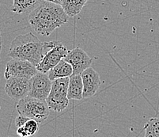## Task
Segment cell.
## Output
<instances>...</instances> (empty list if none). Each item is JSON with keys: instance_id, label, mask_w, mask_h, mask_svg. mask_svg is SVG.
I'll return each mask as SVG.
<instances>
[{"instance_id": "cell-1", "label": "cell", "mask_w": 159, "mask_h": 137, "mask_svg": "<svg viewBox=\"0 0 159 137\" xmlns=\"http://www.w3.org/2000/svg\"><path fill=\"white\" fill-rule=\"evenodd\" d=\"M69 19L61 5L42 0L30 12L28 21L30 26L41 36L51 35L55 30L66 24Z\"/></svg>"}, {"instance_id": "cell-2", "label": "cell", "mask_w": 159, "mask_h": 137, "mask_svg": "<svg viewBox=\"0 0 159 137\" xmlns=\"http://www.w3.org/2000/svg\"><path fill=\"white\" fill-rule=\"evenodd\" d=\"M55 44V41L42 42L32 33L19 35L11 42L8 56L26 60L37 67L44 55Z\"/></svg>"}, {"instance_id": "cell-3", "label": "cell", "mask_w": 159, "mask_h": 137, "mask_svg": "<svg viewBox=\"0 0 159 137\" xmlns=\"http://www.w3.org/2000/svg\"><path fill=\"white\" fill-rule=\"evenodd\" d=\"M16 109L19 115L35 120L39 124L45 121L50 114V109L46 101L30 96L25 97L18 101Z\"/></svg>"}, {"instance_id": "cell-4", "label": "cell", "mask_w": 159, "mask_h": 137, "mask_svg": "<svg viewBox=\"0 0 159 137\" xmlns=\"http://www.w3.org/2000/svg\"><path fill=\"white\" fill-rule=\"evenodd\" d=\"M69 79L61 78L52 81L51 91L46 102L49 109L55 112H62L68 106L70 101L67 98Z\"/></svg>"}, {"instance_id": "cell-5", "label": "cell", "mask_w": 159, "mask_h": 137, "mask_svg": "<svg viewBox=\"0 0 159 137\" xmlns=\"http://www.w3.org/2000/svg\"><path fill=\"white\" fill-rule=\"evenodd\" d=\"M68 53V50L66 46L60 41H55L52 47L44 55L42 60L38 63L37 69L42 73H48L55 66H56L63 59H64Z\"/></svg>"}, {"instance_id": "cell-6", "label": "cell", "mask_w": 159, "mask_h": 137, "mask_svg": "<svg viewBox=\"0 0 159 137\" xmlns=\"http://www.w3.org/2000/svg\"><path fill=\"white\" fill-rule=\"evenodd\" d=\"M38 71L36 66L33 65L30 62L19 59H12L7 63L4 76L6 79H9L10 77L30 79Z\"/></svg>"}, {"instance_id": "cell-7", "label": "cell", "mask_w": 159, "mask_h": 137, "mask_svg": "<svg viewBox=\"0 0 159 137\" xmlns=\"http://www.w3.org/2000/svg\"><path fill=\"white\" fill-rule=\"evenodd\" d=\"M52 81L48 75L38 71L30 79V92L28 96L46 101L52 89Z\"/></svg>"}, {"instance_id": "cell-8", "label": "cell", "mask_w": 159, "mask_h": 137, "mask_svg": "<svg viewBox=\"0 0 159 137\" xmlns=\"http://www.w3.org/2000/svg\"><path fill=\"white\" fill-rule=\"evenodd\" d=\"M64 60L68 62L73 68L72 75H81L85 70L91 67L93 62V59L89 57L84 50L79 47L69 50Z\"/></svg>"}, {"instance_id": "cell-9", "label": "cell", "mask_w": 159, "mask_h": 137, "mask_svg": "<svg viewBox=\"0 0 159 137\" xmlns=\"http://www.w3.org/2000/svg\"><path fill=\"white\" fill-rule=\"evenodd\" d=\"M5 92L11 98L19 101L28 96L30 92V79L10 77L7 79Z\"/></svg>"}, {"instance_id": "cell-10", "label": "cell", "mask_w": 159, "mask_h": 137, "mask_svg": "<svg viewBox=\"0 0 159 137\" xmlns=\"http://www.w3.org/2000/svg\"><path fill=\"white\" fill-rule=\"evenodd\" d=\"M81 76L83 83V98L93 97L102 84L99 74L90 67L82 72Z\"/></svg>"}, {"instance_id": "cell-11", "label": "cell", "mask_w": 159, "mask_h": 137, "mask_svg": "<svg viewBox=\"0 0 159 137\" xmlns=\"http://www.w3.org/2000/svg\"><path fill=\"white\" fill-rule=\"evenodd\" d=\"M67 98L69 100H81L83 98V83L81 75H71L69 79Z\"/></svg>"}, {"instance_id": "cell-12", "label": "cell", "mask_w": 159, "mask_h": 137, "mask_svg": "<svg viewBox=\"0 0 159 137\" xmlns=\"http://www.w3.org/2000/svg\"><path fill=\"white\" fill-rule=\"evenodd\" d=\"M48 75L52 81L61 78H70L73 75V68L68 62L63 59L57 65L49 71Z\"/></svg>"}, {"instance_id": "cell-13", "label": "cell", "mask_w": 159, "mask_h": 137, "mask_svg": "<svg viewBox=\"0 0 159 137\" xmlns=\"http://www.w3.org/2000/svg\"><path fill=\"white\" fill-rule=\"evenodd\" d=\"M41 1L42 0H13L11 11L18 14L31 12Z\"/></svg>"}, {"instance_id": "cell-14", "label": "cell", "mask_w": 159, "mask_h": 137, "mask_svg": "<svg viewBox=\"0 0 159 137\" xmlns=\"http://www.w3.org/2000/svg\"><path fill=\"white\" fill-rule=\"evenodd\" d=\"M87 1L88 0H63L62 7L69 17H74L81 12Z\"/></svg>"}, {"instance_id": "cell-15", "label": "cell", "mask_w": 159, "mask_h": 137, "mask_svg": "<svg viewBox=\"0 0 159 137\" xmlns=\"http://www.w3.org/2000/svg\"><path fill=\"white\" fill-rule=\"evenodd\" d=\"M38 128V122L30 118L22 126L17 128V134L19 137H32L37 133Z\"/></svg>"}, {"instance_id": "cell-16", "label": "cell", "mask_w": 159, "mask_h": 137, "mask_svg": "<svg viewBox=\"0 0 159 137\" xmlns=\"http://www.w3.org/2000/svg\"><path fill=\"white\" fill-rule=\"evenodd\" d=\"M144 129V137H159V117L150 118L146 123Z\"/></svg>"}, {"instance_id": "cell-17", "label": "cell", "mask_w": 159, "mask_h": 137, "mask_svg": "<svg viewBox=\"0 0 159 137\" xmlns=\"http://www.w3.org/2000/svg\"><path fill=\"white\" fill-rule=\"evenodd\" d=\"M29 119H30V118L26 117V116H21V115H18L15 120L16 127H17V128H18V127L22 126V125H24V124L25 123V122H26Z\"/></svg>"}, {"instance_id": "cell-18", "label": "cell", "mask_w": 159, "mask_h": 137, "mask_svg": "<svg viewBox=\"0 0 159 137\" xmlns=\"http://www.w3.org/2000/svg\"><path fill=\"white\" fill-rule=\"evenodd\" d=\"M44 1H46V2H52V3L58 4V5H61V6L63 2V0H44Z\"/></svg>"}, {"instance_id": "cell-19", "label": "cell", "mask_w": 159, "mask_h": 137, "mask_svg": "<svg viewBox=\"0 0 159 137\" xmlns=\"http://www.w3.org/2000/svg\"><path fill=\"white\" fill-rule=\"evenodd\" d=\"M2 35H1V31H0V60H1V51H2Z\"/></svg>"}, {"instance_id": "cell-20", "label": "cell", "mask_w": 159, "mask_h": 137, "mask_svg": "<svg viewBox=\"0 0 159 137\" xmlns=\"http://www.w3.org/2000/svg\"><path fill=\"white\" fill-rule=\"evenodd\" d=\"M8 137H15V136H8ZM19 137V136H18ZM32 137H33V136H32Z\"/></svg>"}]
</instances>
